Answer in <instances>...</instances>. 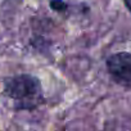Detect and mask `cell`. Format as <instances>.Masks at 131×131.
<instances>
[{
	"label": "cell",
	"mask_w": 131,
	"mask_h": 131,
	"mask_svg": "<svg viewBox=\"0 0 131 131\" xmlns=\"http://www.w3.org/2000/svg\"><path fill=\"white\" fill-rule=\"evenodd\" d=\"M107 68L117 84L131 88V53H117L111 55L107 59Z\"/></svg>",
	"instance_id": "7a4b0ae2"
},
{
	"label": "cell",
	"mask_w": 131,
	"mask_h": 131,
	"mask_svg": "<svg viewBox=\"0 0 131 131\" xmlns=\"http://www.w3.org/2000/svg\"><path fill=\"white\" fill-rule=\"evenodd\" d=\"M5 94L13 99L14 108L31 111L37 108L42 100V90L40 81L31 75H17L7 79L4 82Z\"/></svg>",
	"instance_id": "6da1fadb"
},
{
	"label": "cell",
	"mask_w": 131,
	"mask_h": 131,
	"mask_svg": "<svg viewBox=\"0 0 131 131\" xmlns=\"http://www.w3.org/2000/svg\"><path fill=\"white\" fill-rule=\"evenodd\" d=\"M125 2V4H126V7H127V9L131 12V0H123Z\"/></svg>",
	"instance_id": "3957f363"
}]
</instances>
